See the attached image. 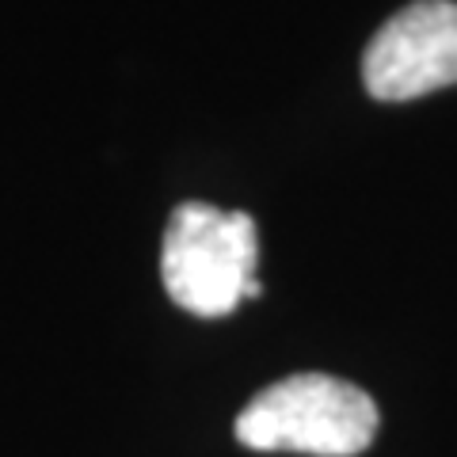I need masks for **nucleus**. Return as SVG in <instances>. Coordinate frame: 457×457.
Wrapping results in <instances>:
<instances>
[{
    "label": "nucleus",
    "mask_w": 457,
    "mask_h": 457,
    "mask_svg": "<svg viewBox=\"0 0 457 457\" xmlns=\"http://www.w3.org/2000/svg\"><path fill=\"white\" fill-rule=\"evenodd\" d=\"M260 228L245 210L183 203L168 218L161 278L183 312L203 320L228 317L240 302L263 294L255 278Z\"/></svg>",
    "instance_id": "obj_1"
},
{
    "label": "nucleus",
    "mask_w": 457,
    "mask_h": 457,
    "mask_svg": "<svg viewBox=\"0 0 457 457\" xmlns=\"http://www.w3.org/2000/svg\"><path fill=\"white\" fill-rule=\"evenodd\" d=\"M378 435V404L359 385L328 374H294L248 400L237 416L240 446L260 453L354 457Z\"/></svg>",
    "instance_id": "obj_2"
},
{
    "label": "nucleus",
    "mask_w": 457,
    "mask_h": 457,
    "mask_svg": "<svg viewBox=\"0 0 457 457\" xmlns=\"http://www.w3.org/2000/svg\"><path fill=\"white\" fill-rule=\"evenodd\" d=\"M366 92L385 104L431 96L457 84V4L416 0L381 23L362 57Z\"/></svg>",
    "instance_id": "obj_3"
}]
</instances>
